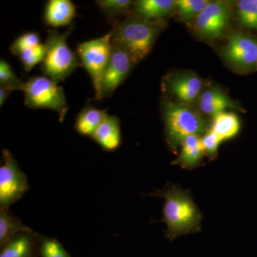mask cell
Wrapping results in <instances>:
<instances>
[{
  "mask_svg": "<svg viewBox=\"0 0 257 257\" xmlns=\"http://www.w3.org/2000/svg\"><path fill=\"white\" fill-rule=\"evenodd\" d=\"M151 195L165 199L162 221L167 225L165 234L171 241L200 231L202 214L188 192L177 186L169 185Z\"/></svg>",
  "mask_w": 257,
  "mask_h": 257,
  "instance_id": "6da1fadb",
  "label": "cell"
},
{
  "mask_svg": "<svg viewBox=\"0 0 257 257\" xmlns=\"http://www.w3.org/2000/svg\"><path fill=\"white\" fill-rule=\"evenodd\" d=\"M162 26L133 15L112 29L111 42L126 51L137 64L151 52Z\"/></svg>",
  "mask_w": 257,
  "mask_h": 257,
  "instance_id": "7a4b0ae2",
  "label": "cell"
},
{
  "mask_svg": "<svg viewBox=\"0 0 257 257\" xmlns=\"http://www.w3.org/2000/svg\"><path fill=\"white\" fill-rule=\"evenodd\" d=\"M72 30L73 27L64 33L57 30L47 31L46 55L40 64V69L45 76L57 83L65 80L81 64L78 56L67 44V38Z\"/></svg>",
  "mask_w": 257,
  "mask_h": 257,
  "instance_id": "3957f363",
  "label": "cell"
},
{
  "mask_svg": "<svg viewBox=\"0 0 257 257\" xmlns=\"http://www.w3.org/2000/svg\"><path fill=\"white\" fill-rule=\"evenodd\" d=\"M163 111L166 136L171 147L179 146L187 137L199 136L207 131V123L202 114L187 104L166 101Z\"/></svg>",
  "mask_w": 257,
  "mask_h": 257,
  "instance_id": "277c9868",
  "label": "cell"
},
{
  "mask_svg": "<svg viewBox=\"0 0 257 257\" xmlns=\"http://www.w3.org/2000/svg\"><path fill=\"white\" fill-rule=\"evenodd\" d=\"M25 104L32 109H48L56 111L62 122L69 106L63 89L46 76H35L24 83Z\"/></svg>",
  "mask_w": 257,
  "mask_h": 257,
  "instance_id": "5b68a950",
  "label": "cell"
},
{
  "mask_svg": "<svg viewBox=\"0 0 257 257\" xmlns=\"http://www.w3.org/2000/svg\"><path fill=\"white\" fill-rule=\"evenodd\" d=\"M113 30L104 36L79 44L77 55L80 64L87 71L94 85V99L98 100L100 93L101 79L110 58L112 50Z\"/></svg>",
  "mask_w": 257,
  "mask_h": 257,
  "instance_id": "8992f818",
  "label": "cell"
},
{
  "mask_svg": "<svg viewBox=\"0 0 257 257\" xmlns=\"http://www.w3.org/2000/svg\"><path fill=\"white\" fill-rule=\"evenodd\" d=\"M26 175L9 150H4L0 167V209H9L28 190Z\"/></svg>",
  "mask_w": 257,
  "mask_h": 257,
  "instance_id": "52a82bcc",
  "label": "cell"
},
{
  "mask_svg": "<svg viewBox=\"0 0 257 257\" xmlns=\"http://www.w3.org/2000/svg\"><path fill=\"white\" fill-rule=\"evenodd\" d=\"M221 54L226 62L237 72H251L257 67V39L248 34H232Z\"/></svg>",
  "mask_w": 257,
  "mask_h": 257,
  "instance_id": "ba28073f",
  "label": "cell"
},
{
  "mask_svg": "<svg viewBox=\"0 0 257 257\" xmlns=\"http://www.w3.org/2000/svg\"><path fill=\"white\" fill-rule=\"evenodd\" d=\"M135 64L126 51L112 44L110 58L101 79L98 100L112 96L116 89L124 82Z\"/></svg>",
  "mask_w": 257,
  "mask_h": 257,
  "instance_id": "9c48e42d",
  "label": "cell"
},
{
  "mask_svg": "<svg viewBox=\"0 0 257 257\" xmlns=\"http://www.w3.org/2000/svg\"><path fill=\"white\" fill-rule=\"evenodd\" d=\"M231 15V8L229 3L210 1L204 11L194 19V29L204 38H220L229 23Z\"/></svg>",
  "mask_w": 257,
  "mask_h": 257,
  "instance_id": "30bf717a",
  "label": "cell"
},
{
  "mask_svg": "<svg viewBox=\"0 0 257 257\" xmlns=\"http://www.w3.org/2000/svg\"><path fill=\"white\" fill-rule=\"evenodd\" d=\"M169 90L182 104H192L202 94V82L197 75L180 74L172 77L168 82Z\"/></svg>",
  "mask_w": 257,
  "mask_h": 257,
  "instance_id": "8fae6325",
  "label": "cell"
},
{
  "mask_svg": "<svg viewBox=\"0 0 257 257\" xmlns=\"http://www.w3.org/2000/svg\"><path fill=\"white\" fill-rule=\"evenodd\" d=\"M41 237L35 231H24L1 247L0 257H38Z\"/></svg>",
  "mask_w": 257,
  "mask_h": 257,
  "instance_id": "7c38bea8",
  "label": "cell"
},
{
  "mask_svg": "<svg viewBox=\"0 0 257 257\" xmlns=\"http://www.w3.org/2000/svg\"><path fill=\"white\" fill-rule=\"evenodd\" d=\"M174 0H139L133 5V16L147 21L161 23L175 10Z\"/></svg>",
  "mask_w": 257,
  "mask_h": 257,
  "instance_id": "4fadbf2b",
  "label": "cell"
},
{
  "mask_svg": "<svg viewBox=\"0 0 257 257\" xmlns=\"http://www.w3.org/2000/svg\"><path fill=\"white\" fill-rule=\"evenodd\" d=\"M77 16V8L69 0H50L44 13L45 23L52 28L67 26Z\"/></svg>",
  "mask_w": 257,
  "mask_h": 257,
  "instance_id": "5bb4252c",
  "label": "cell"
},
{
  "mask_svg": "<svg viewBox=\"0 0 257 257\" xmlns=\"http://www.w3.org/2000/svg\"><path fill=\"white\" fill-rule=\"evenodd\" d=\"M92 139L105 151L117 150L121 143L119 118L114 115H106Z\"/></svg>",
  "mask_w": 257,
  "mask_h": 257,
  "instance_id": "9a60e30c",
  "label": "cell"
},
{
  "mask_svg": "<svg viewBox=\"0 0 257 257\" xmlns=\"http://www.w3.org/2000/svg\"><path fill=\"white\" fill-rule=\"evenodd\" d=\"M201 111L214 116L226 111L227 108L234 107V103L221 89L213 88L202 92L198 99Z\"/></svg>",
  "mask_w": 257,
  "mask_h": 257,
  "instance_id": "2e32d148",
  "label": "cell"
},
{
  "mask_svg": "<svg viewBox=\"0 0 257 257\" xmlns=\"http://www.w3.org/2000/svg\"><path fill=\"white\" fill-rule=\"evenodd\" d=\"M107 114L106 109H97L88 104L77 115L74 128L79 135L92 138Z\"/></svg>",
  "mask_w": 257,
  "mask_h": 257,
  "instance_id": "e0dca14e",
  "label": "cell"
},
{
  "mask_svg": "<svg viewBox=\"0 0 257 257\" xmlns=\"http://www.w3.org/2000/svg\"><path fill=\"white\" fill-rule=\"evenodd\" d=\"M181 145L182 151L176 164L184 169H194L200 165L204 155L201 138L197 135L187 137Z\"/></svg>",
  "mask_w": 257,
  "mask_h": 257,
  "instance_id": "ac0fdd59",
  "label": "cell"
},
{
  "mask_svg": "<svg viewBox=\"0 0 257 257\" xmlns=\"http://www.w3.org/2000/svg\"><path fill=\"white\" fill-rule=\"evenodd\" d=\"M240 126L241 125L237 115L224 111L213 116L210 128L223 142L236 136L239 133Z\"/></svg>",
  "mask_w": 257,
  "mask_h": 257,
  "instance_id": "d6986e66",
  "label": "cell"
},
{
  "mask_svg": "<svg viewBox=\"0 0 257 257\" xmlns=\"http://www.w3.org/2000/svg\"><path fill=\"white\" fill-rule=\"evenodd\" d=\"M8 209H0V246L9 243L16 235L24 231H32Z\"/></svg>",
  "mask_w": 257,
  "mask_h": 257,
  "instance_id": "ffe728a7",
  "label": "cell"
},
{
  "mask_svg": "<svg viewBox=\"0 0 257 257\" xmlns=\"http://www.w3.org/2000/svg\"><path fill=\"white\" fill-rule=\"evenodd\" d=\"M96 5L109 21H114L116 18L127 13L133 8L135 2L130 0H99Z\"/></svg>",
  "mask_w": 257,
  "mask_h": 257,
  "instance_id": "44dd1931",
  "label": "cell"
},
{
  "mask_svg": "<svg viewBox=\"0 0 257 257\" xmlns=\"http://www.w3.org/2000/svg\"><path fill=\"white\" fill-rule=\"evenodd\" d=\"M238 20L245 28L257 30V4L255 0H241L237 3Z\"/></svg>",
  "mask_w": 257,
  "mask_h": 257,
  "instance_id": "7402d4cb",
  "label": "cell"
},
{
  "mask_svg": "<svg viewBox=\"0 0 257 257\" xmlns=\"http://www.w3.org/2000/svg\"><path fill=\"white\" fill-rule=\"evenodd\" d=\"M210 1L208 0H177L175 10L182 20L195 19L201 14Z\"/></svg>",
  "mask_w": 257,
  "mask_h": 257,
  "instance_id": "603a6c76",
  "label": "cell"
},
{
  "mask_svg": "<svg viewBox=\"0 0 257 257\" xmlns=\"http://www.w3.org/2000/svg\"><path fill=\"white\" fill-rule=\"evenodd\" d=\"M46 45L45 43H41L22 52L19 57L24 69L27 72H30L37 64H41L46 55Z\"/></svg>",
  "mask_w": 257,
  "mask_h": 257,
  "instance_id": "cb8c5ba5",
  "label": "cell"
},
{
  "mask_svg": "<svg viewBox=\"0 0 257 257\" xmlns=\"http://www.w3.org/2000/svg\"><path fill=\"white\" fill-rule=\"evenodd\" d=\"M40 257H71L60 241L54 238L41 237L40 247Z\"/></svg>",
  "mask_w": 257,
  "mask_h": 257,
  "instance_id": "d4e9b609",
  "label": "cell"
},
{
  "mask_svg": "<svg viewBox=\"0 0 257 257\" xmlns=\"http://www.w3.org/2000/svg\"><path fill=\"white\" fill-rule=\"evenodd\" d=\"M40 36L37 32H29L18 37L10 46V52L13 55L18 56L24 52L40 45Z\"/></svg>",
  "mask_w": 257,
  "mask_h": 257,
  "instance_id": "484cf974",
  "label": "cell"
},
{
  "mask_svg": "<svg viewBox=\"0 0 257 257\" xmlns=\"http://www.w3.org/2000/svg\"><path fill=\"white\" fill-rule=\"evenodd\" d=\"M24 82L15 74L9 62L0 60V85L13 88L14 90H23Z\"/></svg>",
  "mask_w": 257,
  "mask_h": 257,
  "instance_id": "4316f807",
  "label": "cell"
},
{
  "mask_svg": "<svg viewBox=\"0 0 257 257\" xmlns=\"http://www.w3.org/2000/svg\"><path fill=\"white\" fill-rule=\"evenodd\" d=\"M221 140L215 133L211 130H208L201 138L204 154L209 157H215L217 154L218 148L221 143Z\"/></svg>",
  "mask_w": 257,
  "mask_h": 257,
  "instance_id": "83f0119b",
  "label": "cell"
},
{
  "mask_svg": "<svg viewBox=\"0 0 257 257\" xmlns=\"http://www.w3.org/2000/svg\"><path fill=\"white\" fill-rule=\"evenodd\" d=\"M13 91H14L13 88L0 85V106L1 107L4 105L5 101Z\"/></svg>",
  "mask_w": 257,
  "mask_h": 257,
  "instance_id": "f1b7e54d",
  "label": "cell"
},
{
  "mask_svg": "<svg viewBox=\"0 0 257 257\" xmlns=\"http://www.w3.org/2000/svg\"><path fill=\"white\" fill-rule=\"evenodd\" d=\"M255 1H256V4H257V0H255Z\"/></svg>",
  "mask_w": 257,
  "mask_h": 257,
  "instance_id": "f546056e",
  "label": "cell"
},
{
  "mask_svg": "<svg viewBox=\"0 0 257 257\" xmlns=\"http://www.w3.org/2000/svg\"><path fill=\"white\" fill-rule=\"evenodd\" d=\"M256 69H257V67H256Z\"/></svg>",
  "mask_w": 257,
  "mask_h": 257,
  "instance_id": "4dcf8cb0",
  "label": "cell"
}]
</instances>
